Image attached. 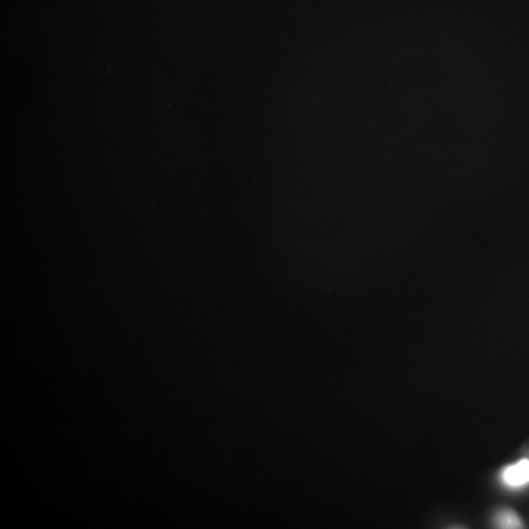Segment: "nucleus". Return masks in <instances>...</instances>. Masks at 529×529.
Here are the masks:
<instances>
[{
	"label": "nucleus",
	"mask_w": 529,
	"mask_h": 529,
	"mask_svg": "<svg viewBox=\"0 0 529 529\" xmlns=\"http://www.w3.org/2000/svg\"><path fill=\"white\" fill-rule=\"evenodd\" d=\"M501 479L505 485L517 488L529 483V460L523 459L514 465H509L501 474Z\"/></svg>",
	"instance_id": "f257e3e1"
},
{
	"label": "nucleus",
	"mask_w": 529,
	"mask_h": 529,
	"mask_svg": "<svg viewBox=\"0 0 529 529\" xmlns=\"http://www.w3.org/2000/svg\"><path fill=\"white\" fill-rule=\"evenodd\" d=\"M494 523L500 528H521L523 521L519 519L516 512L511 510L500 511L495 516Z\"/></svg>",
	"instance_id": "f03ea898"
}]
</instances>
